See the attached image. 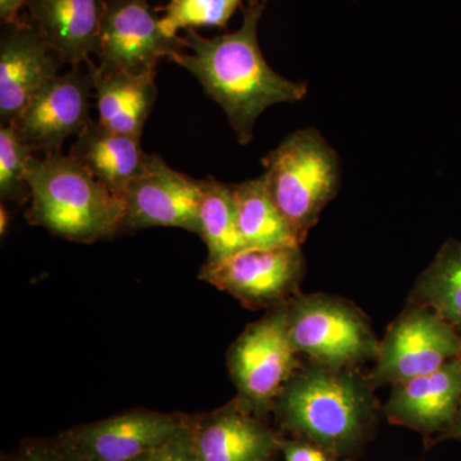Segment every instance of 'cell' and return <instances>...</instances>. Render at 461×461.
Wrapping results in <instances>:
<instances>
[{"label":"cell","instance_id":"obj_21","mask_svg":"<svg viewBox=\"0 0 461 461\" xmlns=\"http://www.w3.org/2000/svg\"><path fill=\"white\" fill-rule=\"evenodd\" d=\"M202 200L199 204V233L208 248V262L217 263L245 250L239 230L232 186L212 176L200 180Z\"/></svg>","mask_w":461,"mask_h":461},{"label":"cell","instance_id":"obj_28","mask_svg":"<svg viewBox=\"0 0 461 461\" xmlns=\"http://www.w3.org/2000/svg\"><path fill=\"white\" fill-rule=\"evenodd\" d=\"M453 439H457V441H461V402L453 429H451L450 432H448L447 435H446L444 441H453Z\"/></svg>","mask_w":461,"mask_h":461},{"label":"cell","instance_id":"obj_4","mask_svg":"<svg viewBox=\"0 0 461 461\" xmlns=\"http://www.w3.org/2000/svg\"><path fill=\"white\" fill-rule=\"evenodd\" d=\"M263 163L267 190L303 244L338 194V153L320 131L309 127L288 135Z\"/></svg>","mask_w":461,"mask_h":461},{"label":"cell","instance_id":"obj_7","mask_svg":"<svg viewBox=\"0 0 461 461\" xmlns=\"http://www.w3.org/2000/svg\"><path fill=\"white\" fill-rule=\"evenodd\" d=\"M461 335L433 309L409 303L379 341L375 366L369 373L373 388L429 375L460 357Z\"/></svg>","mask_w":461,"mask_h":461},{"label":"cell","instance_id":"obj_15","mask_svg":"<svg viewBox=\"0 0 461 461\" xmlns=\"http://www.w3.org/2000/svg\"><path fill=\"white\" fill-rule=\"evenodd\" d=\"M193 436L198 461H272L280 451L281 437L238 399L196 415Z\"/></svg>","mask_w":461,"mask_h":461},{"label":"cell","instance_id":"obj_29","mask_svg":"<svg viewBox=\"0 0 461 461\" xmlns=\"http://www.w3.org/2000/svg\"><path fill=\"white\" fill-rule=\"evenodd\" d=\"M9 227V213L7 209L5 208V205L0 206V232H2V236H5L7 233Z\"/></svg>","mask_w":461,"mask_h":461},{"label":"cell","instance_id":"obj_19","mask_svg":"<svg viewBox=\"0 0 461 461\" xmlns=\"http://www.w3.org/2000/svg\"><path fill=\"white\" fill-rule=\"evenodd\" d=\"M239 230L247 249L300 247V241L278 211L262 176L232 186Z\"/></svg>","mask_w":461,"mask_h":461},{"label":"cell","instance_id":"obj_18","mask_svg":"<svg viewBox=\"0 0 461 461\" xmlns=\"http://www.w3.org/2000/svg\"><path fill=\"white\" fill-rule=\"evenodd\" d=\"M69 156L118 195H122L130 182L144 171L149 159L140 139L111 131L99 121H91L77 136Z\"/></svg>","mask_w":461,"mask_h":461},{"label":"cell","instance_id":"obj_12","mask_svg":"<svg viewBox=\"0 0 461 461\" xmlns=\"http://www.w3.org/2000/svg\"><path fill=\"white\" fill-rule=\"evenodd\" d=\"M126 214L122 230L176 227L199 233L202 184L149 154L144 171L122 194Z\"/></svg>","mask_w":461,"mask_h":461},{"label":"cell","instance_id":"obj_25","mask_svg":"<svg viewBox=\"0 0 461 461\" xmlns=\"http://www.w3.org/2000/svg\"><path fill=\"white\" fill-rule=\"evenodd\" d=\"M9 461H77L59 437L27 439Z\"/></svg>","mask_w":461,"mask_h":461},{"label":"cell","instance_id":"obj_22","mask_svg":"<svg viewBox=\"0 0 461 461\" xmlns=\"http://www.w3.org/2000/svg\"><path fill=\"white\" fill-rule=\"evenodd\" d=\"M250 0H169L168 5L157 8L163 12L159 26L168 38H178V30L196 27L224 29L230 17Z\"/></svg>","mask_w":461,"mask_h":461},{"label":"cell","instance_id":"obj_17","mask_svg":"<svg viewBox=\"0 0 461 461\" xmlns=\"http://www.w3.org/2000/svg\"><path fill=\"white\" fill-rule=\"evenodd\" d=\"M93 71L99 122L111 131L140 139L158 95L157 69L104 74L94 65Z\"/></svg>","mask_w":461,"mask_h":461},{"label":"cell","instance_id":"obj_10","mask_svg":"<svg viewBox=\"0 0 461 461\" xmlns=\"http://www.w3.org/2000/svg\"><path fill=\"white\" fill-rule=\"evenodd\" d=\"M94 63L87 71L80 66L58 75L36 93L14 122L21 140L35 151L60 153L69 136H80L90 118V93L94 89Z\"/></svg>","mask_w":461,"mask_h":461},{"label":"cell","instance_id":"obj_2","mask_svg":"<svg viewBox=\"0 0 461 461\" xmlns=\"http://www.w3.org/2000/svg\"><path fill=\"white\" fill-rule=\"evenodd\" d=\"M368 377L355 369L309 362L300 366L275 402L281 429L353 461L371 441L379 406Z\"/></svg>","mask_w":461,"mask_h":461},{"label":"cell","instance_id":"obj_9","mask_svg":"<svg viewBox=\"0 0 461 461\" xmlns=\"http://www.w3.org/2000/svg\"><path fill=\"white\" fill-rule=\"evenodd\" d=\"M157 12L149 0H105L98 71L141 74L185 50L181 36L168 38L162 32Z\"/></svg>","mask_w":461,"mask_h":461},{"label":"cell","instance_id":"obj_26","mask_svg":"<svg viewBox=\"0 0 461 461\" xmlns=\"http://www.w3.org/2000/svg\"><path fill=\"white\" fill-rule=\"evenodd\" d=\"M280 451L284 454L285 461H348L336 456L320 445L297 437H281Z\"/></svg>","mask_w":461,"mask_h":461},{"label":"cell","instance_id":"obj_1","mask_svg":"<svg viewBox=\"0 0 461 461\" xmlns=\"http://www.w3.org/2000/svg\"><path fill=\"white\" fill-rule=\"evenodd\" d=\"M268 2L250 0L233 32L205 38L195 29L184 30L185 50L169 58L198 78L244 145L253 140L254 124L267 108L300 102L308 94V85L277 74L260 50L258 26Z\"/></svg>","mask_w":461,"mask_h":461},{"label":"cell","instance_id":"obj_27","mask_svg":"<svg viewBox=\"0 0 461 461\" xmlns=\"http://www.w3.org/2000/svg\"><path fill=\"white\" fill-rule=\"evenodd\" d=\"M27 5V0H0V21L2 25L17 23L18 12Z\"/></svg>","mask_w":461,"mask_h":461},{"label":"cell","instance_id":"obj_5","mask_svg":"<svg viewBox=\"0 0 461 461\" xmlns=\"http://www.w3.org/2000/svg\"><path fill=\"white\" fill-rule=\"evenodd\" d=\"M287 330L296 353L311 362L354 369L377 359L379 341L366 315L339 297L296 295L286 304Z\"/></svg>","mask_w":461,"mask_h":461},{"label":"cell","instance_id":"obj_11","mask_svg":"<svg viewBox=\"0 0 461 461\" xmlns=\"http://www.w3.org/2000/svg\"><path fill=\"white\" fill-rule=\"evenodd\" d=\"M193 415L135 409L59 433L77 461H133L163 444Z\"/></svg>","mask_w":461,"mask_h":461},{"label":"cell","instance_id":"obj_24","mask_svg":"<svg viewBox=\"0 0 461 461\" xmlns=\"http://www.w3.org/2000/svg\"><path fill=\"white\" fill-rule=\"evenodd\" d=\"M194 418L171 438L133 461H198L194 447Z\"/></svg>","mask_w":461,"mask_h":461},{"label":"cell","instance_id":"obj_14","mask_svg":"<svg viewBox=\"0 0 461 461\" xmlns=\"http://www.w3.org/2000/svg\"><path fill=\"white\" fill-rule=\"evenodd\" d=\"M461 402V357L429 375L393 384L382 408L390 423L420 433L427 444H438L453 429Z\"/></svg>","mask_w":461,"mask_h":461},{"label":"cell","instance_id":"obj_16","mask_svg":"<svg viewBox=\"0 0 461 461\" xmlns=\"http://www.w3.org/2000/svg\"><path fill=\"white\" fill-rule=\"evenodd\" d=\"M32 23L72 67L98 54L105 0H27Z\"/></svg>","mask_w":461,"mask_h":461},{"label":"cell","instance_id":"obj_8","mask_svg":"<svg viewBox=\"0 0 461 461\" xmlns=\"http://www.w3.org/2000/svg\"><path fill=\"white\" fill-rule=\"evenodd\" d=\"M304 273L300 247L245 249L221 262L205 263L199 278L248 308H278L297 295Z\"/></svg>","mask_w":461,"mask_h":461},{"label":"cell","instance_id":"obj_6","mask_svg":"<svg viewBox=\"0 0 461 461\" xmlns=\"http://www.w3.org/2000/svg\"><path fill=\"white\" fill-rule=\"evenodd\" d=\"M302 366L287 330L286 304L249 326L229 354L239 400L263 418L275 408L288 379Z\"/></svg>","mask_w":461,"mask_h":461},{"label":"cell","instance_id":"obj_13","mask_svg":"<svg viewBox=\"0 0 461 461\" xmlns=\"http://www.w3.org/2000/svg\"><path fill=\"white\" fill-rule=\"evenodd\" d=\"M65 60L32 23L3 25L0 35V121L14 124L45 84L62 74Z\"/></svg>","mask_w":461,"mask_h":461},{"label":"cell","instance_id":"obj_20","mask_svg":"<svg viewBox=\"0 0 461 461\" xmlns=\"http://www.w3.org/2000/svg\"><path fill=\"white\" fill-rule=\"evenodd\" d=\"M409 303L433 309L461 335V241L442 245L415 282Z\"/></svg>","mask_w":461,"mask_h":461},{"label":"cell","instance_id":"obj_23","mask_svg":"<svg viewBox=\"0 0 461 461\" xmlns=\"http://www.w3.org/2000/svg\"><path fill=\"white\" fill-rule=\"evenodd\" d=\"M35 150L21 140L14 124L0 127V196L25 204L32 198L27 184V166Z\"/></svg>","mask_w":461,"mask_h":461},{"label":"cell","instance_id":"obj_3","mask_svg":"<svg viewBox=\"0 0 461 461\" xmlns=\"http://www.w3.org/2000/svg\"><path fill=\"white\" fill-rule=\"evenodd\" d=\"M32 191L26 218L59 238L90 242L113 238L122 230V195L96 180L74 157L62 153L32 157L27 166Z\"/></svg>","mask_w":461,"mask_h":461}]
</instances>
